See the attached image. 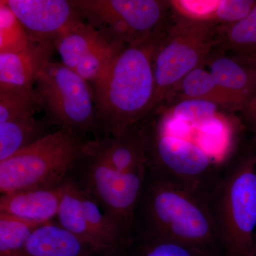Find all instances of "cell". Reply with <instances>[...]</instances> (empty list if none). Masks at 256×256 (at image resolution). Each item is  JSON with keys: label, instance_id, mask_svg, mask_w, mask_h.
Wrapping results in <instances>:
<instances>
[{"label": "cell", "instance_id": "obj_1", "mask_svg": "<svg viewBox=\"0 0 256 256\" xmlns=\"http://www.w3.org/2000/svg\"><path fill=\"white\" fill-rule=\"evenodd\" d=\"M133 230L174 240L210 256H223L205 197L156 170H146Z\"/></svg>", "mask_w": 256, "mask_h": 256}, {"label": "cell", "instance_id": "obj_2", "mask_svg": "<svg viewBox=\"0 0 256 256\" xmlns=\"http://www.w3.org/2000/svg\"><path fill=\"white\" fill-rule=\"evenodd\" d=\"M163 26L146 40L124 46L100 78L90 84L104 138L120 136L150 114L154 54Z\"/></svg>", "mask_w": 256, "mask_h": 256}, {"label": "cell", "instance_id": "obj_3", "mask_svg": "<svg viewBox=\"0 0 256 256\" xmlns=\"http://www.w3.org/2000/svg\"><path fill=\"white\" fill-rule=\"evenodd\" d=\"M154 124L144 126L148 169L171 176L202 195L213 188L225 170L213 159L200 122L174 117L160 108Z\"/></svg>", "mask_w": 256, "mask_h": 256}, {"label": "cell", "instance_id": "obj_4", "mask_svg": "<svg viewBox=\"0 0 256 256\" xmlns=\"http://www.w3.org/2000/svg\"><path fill=\"white\" fill-rule=\"evenodd\" d=\"M205 200L223 256H254L256 154L236 158Z\"/></svg>", "mask_w": 256, "mask_h": 256}, {"label": "cell", "instance_id": "obj_5", "mask_svg": "<svg viewBox=\"0 0 256 256\" xmlns=\"http://www.w3.org/2000/svg\"><path fill=\"white\" fill-rule=\"evenodd\" d=\"M89 142L82 136L60 129L0 162L2 194L60 188Z\"/></svg>", "mask_w": 256, "mask_h": 256}, {"label": "cell", "instance_id": "obj_6", "mask_svg": "<svg viewBox=\"0 0 256 256\" xmlns=\"http://www.w3.org/2000/svg\"><path fill=\"white\" fill-rule=\"evenodd\" d=\"M217 26L191 21L174 14L169 24H164L154 54V92L151 112L161 107L184 77L207 64L210 52L217 44Z\"/></svg>", "mask_w": 256, "mask_h": 256}, {"label": "cell", "instance_id": "obj_7", "mask_svg": "<svg viewBox=\"0 0 256 256\" xmlns=\"http://www.w3.org/2000/svg\"><path fill=\"white\" fill-rule=\"evenodd\" d=\"M90 144L92 141L68 178L98 204L130 242L148 168L130 172L118 171L96 156Z\"/></svg>", "mask_w": 256, "mask_h": 256}, {"label": "cell", "instance_id": "obj_8", "mask_svg": "<svg viewBox=\"0 0 256 256\" xmlns=\"http://www.w3.org/2000/svg\"><path fill=\"white\" fill-rule=\"evenodd\" d=\"M34 92L40 108L52 126L82 137L98 130L92 85L62 62L47 64Z\"/></svg>", "mask_w": 256, "mask_h": 256}, {"label": "cell", "instance_id": "obj_9", "mask_svg": "<svg viewBox=\"0 0 256 256\" xmlns=\"http://www.w3.org/2000/svg\"><path fill=\"white\" fill-rule=\"evenodd\" d=\"M82 20L106 40L131 45L142 41L164 25L169 1L73 0Z\"/></svg>", "mask_w": 256, "mask_h": 256}, {"label": "cell", "instance_id": "obj_10", "mask_svg": "<svg viewBox=\"0 0 256 256\" xmlns=\"http://www.w3.org/2000/svg\"><path fill=\"white\" fill-rule=\"evenodd\" d=\"M77 188L78 192L66 196L60 204L57 223L90 246L98 254L117 256L124 254L129 240L98 204Z\"/></svg>", "mask_w": 256, "mask_h": 256}, {"label": "cell", "instance_id": "obj_11", "mask_svg": "<svg viewBox=\"0 0 256 256\" xmlns=\"http://www.w3.org/2000/svg\"><path fill=\"white\" fill-rule=\"evenodd\" d=\"M32 42H53L82 20L72 1L5 0Z\"/></svg>", "mask_w": 256, "mask_h": 256}, {"label": "cell", "instance_id": "obj_12", "mask_svg": "<svg viewBox=\"0 0 256 256\" xmlns=\"http://www.w3.org/2000/svg\"><path fill=\"white\" fill-rule=\"evenodd\" d=\"M53 42H32L18 53L0 54V89L34 88L38 76L52 60Z\"/></svg>", "mask_w": 256, "mask_h": 256}, {"label": "cell", "instance_id": "obj_13", "mask_svg": "<svg viewBox=\"0 0 256 256\" xmlns=\"http://www.w3.org/2000/svg\"><path fill=\"white\" fill-rule=\"evenodd\" d=\"M63 197V188H32L2 194L0 212L36 224L54 220Z\"/></svg>", "mask_w": 256, "mask_h": 256}, {"label": "cell", "instance_id": "obj_14", "mask_svg": "<svg viewBox=\"0 0 256 256\" xmlns=\"http://www.w3.org/2000/svg\"><path fill=\"white\" fill-rule=\"evenodd\" d=\"M98 254L55 220L37 227L20 256H92Z\"/></svg>", "mask_w": 256, "mask_h": 256}, {"label": "cell", "instance_id": "obj_15", "mask_svg": "<svg viewBox=\"0 0 256 256\" xmlns=\"http://www.w3.org/2000/svg\"><path fill=\"white\" fill-rule=\"evenodd\" d=\"M207 64L217 84L245 110L256 98V69L224 55L210 56Z\"/></svg>", "mask_w": 256, "mask_h": 256}, {"label": "cell", "instance_id": "obj_16", "mask_svg": "<svg viewBox=\"0 0 256 256\" xmlns=\"http://www.w3.org/2000/svg\"><path fill=\"white\" fill-rule=\"evenodd\" d=\"M184 100L208 101L229 110H242L228 92L217 84L203 66L194 69L173 88L166 100L175 104ZM165 100V101H166Z\"/></svg>", "mask_w": 256, "mask_h": 256}, {"label": "cell", "instance_id": "obj_17", "mask_svg": "<svg viewBox=\"0 0 256 256\" xmlns=\"http://www.w3.org/2000/svg\"><path fill=\"white\" fill-rule=\"evenodd\" d=\"M107 41L100 32L82 18L56 37L53 43L62 63L74 70L84 57Z\"/></svg>", "mask_w": 256, "mask_h": 256}, {"label": "cell", "instance_id": "obj_18", "mask_svg": "<svg viewBox=\"0 0 256 256\" xmlns=\"http://www.w3.org/2000/svg\"><path fill=\"white\" fill-rule=\"evenodd\" d=\"M52 124L34 116L0 124V162L50 134Z\"/></svg>", "mask_w": 256, "mask_h": 256}, {"label": "cell", "instance_id": "obj_19", "mask_svg": "<svg viewBox=\"0 0 256 256\" xmlns=\"http://www.w3.org/2000/svg\"><path fill=\"white\" fill-rule=\"evenodd\" d=\"M127 248L132 250V256H210L174 240L134 230Z\"/></svg>", "mask_w": 256, "mask_h": 256}, {"label": "cell", "instance_id": "obj_20", "mask_svg": "<svg viewBox=\"0 0 256 256\" xmlns=\"http://www.w3.org/2000/svg\"><path fill=\"white\" fill-rule=\"evenodd\" d=\"M40 225L0 212V256H20L30 236Z\"/></svg>", "mask_w": 256, "mask_h": 256}, {"label": "cell", "instance_id": "obj_21", "mask_svg": "<svg viewBox=\"0 0 256 256\" xmlns=\"http://www.w3.org/2000/svg\"><path fill=\"white\" fill-rule=\"evenodd\" d=\"M218 46L235 53L256 48V6L244 20L216 28Z\"/></svg>", "mask_w": 256, "mask_h": 256}, {"label": "cell", "instance_id": "obj_22", "mask_svg": "<svg viewBox=\"0 0 256 256\" xmlns=\"http://www.w3.org/2000/svg\"><path fill=\"white\" fill-rule=\"evenodd\" d=\"M38 109L34 88L0 89V124L34 116Z\"/></svg>", "mask_w": 256, "mask_h": 256}, {"label": "cell", "instance_id": "obj_23", "mask_svg": "<svg viewBox=\"0 0 256 256\" xmlns=\"http://www.w3.org/2000/svg\"><path fill=\"white\" fill-rule=\"evenodd\" d=\"M31 40L6 1L0 2V54H14L30 46Z\"/></svg>", "mask_w": 256, "mask_h": 256}, {"label": "cell", "instance_id": "obj_24", "mask_svg": "<svg viewBox=\"0 0 256 256\" xmlns=\"http://www.w3.org/2000/svg\"><path fill=\"white\" fill-rule=\"evenodd\" d=\"M126 46L116 42H104L84 57L74 70L92 84L100 78L108 68L114 56Z\"/></svg>", "mask_w": 256, "mask_h": 256}, {"label": "cell", "instance_id": "obj_25", "mask_svg": "<svg viewBox=\"0 0 256 256\" xmlns=\"http://www.w3.org/2000/svg\"><path fill=\"white\" fill-rule=\"evenodd\" d=\"M220 0H172L169 1L173 14L197 22H215V15Z\"/></svg>", "mask_w": 256, "mask_h": 256}, {"label": "cell", "instance_id": "obj_26", "mask_svg": "<svg viewBox=\"0 0 256 256\" xmlns=\"http://www.w3.org/2000/svg\"><path fill=\"white\" fill-rule=\"evenodd\" d=\"M220 106L201 100H184L173 104L168 109L176 118L186 122H198L218 114Z\"/></svg>", "mask_w": 256, "mask_h": 256}, {"label": "cell", "instance_id": "obj_27", "mask_svg": "<svg viewBox=\"0 0 256 256\" xmlns=\"http://www.w3.org/2000/svg\"><path fill=\"white\" fill-rule=\"evenodd\" d=\"M256 6V0H220L215 15L217 25L240 22Z\"/></svg>", "mask_w": 256, "mask_h": 256}, {"label": "cell", "instance_id": "obj_28", "mask_svg": "<svg viewBox=\"0 0 256 256\" xmlns=\"http://www.w3.org/2000/svg\"><path fill=\"white\" fill-rule=\"evenodd\" d=\"M234 57L239 62L250 66L256 70V48L237 52Z\"/></svg>", "mask_w": 256, "mask_h": 256}, {"label": "cell", "instance_id": "obj_29", "mask_svg": "<svg viewBox=\"0 0 256 256\" xmlns=\"http://www.w3.org/2000/svg\"><path fill=\"white\" fill-rule=\"evenodd\" d=\"M244 112L246 118L255 127L256 130V98L246 108Z\"/></svg>", "mask_w": 256, "mask_h": 256}, {"label": "cell", "instance_id": "obj_30", "mask_svg": "<svg viewBox=\"0 0 256 256\" xmlns=\"http://www.w3.org/2000/svg\"><path fill=\"white\" fill-rule=\"evenodd\" d=\"M254 256H256V234L255 238V246H254Z\"/></svg>", "mask_w": 256, "mask_h": 256}, {"label": "cell", "instance_id": "obj_31", "mask_svg": "<svg viewBox=\"0 0 256 256\" xmlns=\"http://www.w3.org/2000/svg\"><path fill=\"white\" fill-rule=\"evenodd\" d=\"M255 144H256V138H255Z\"/></svg>", "mask_w": 256, "mask_h": 256}, {"label": "cell", "instance_id": "obj_32", "mask_svg": "<svg viewBox=\"0 0 256 256\" xmlns=\"http://www.w3.org/2000/svg\"></svg>", "mask_w": 256, "mask_h": 256}]
</instances>
